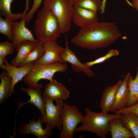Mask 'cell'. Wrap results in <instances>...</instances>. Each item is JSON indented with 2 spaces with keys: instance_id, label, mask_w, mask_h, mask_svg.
I'll return each mask as SVG.
<instances>
[{
  "instance_id": "obj_1",
  "label": "cell",
  "mask_w": 138,
  "mask_h": 138,
  "mask_svg": "<svg viewBox=\"0 0 138 138\" xmlns=\"http://www.w3.org/2000/svg\"><path fill=\"white\" fill-rule=\"evenodd\" d=\"M121 36L114 22L98 21L80 28L71 42L79 47L87 49H100L113 44Z\"/></svg>"
},
{
  "instance_id": "obj_2",
  "label": "cell",
  "mask_w": 138,
  "mask_h": 138,
  "mask_svg": "<svg viewBox=\"0 0 138 138\" xmlns=\"http://www.w3.org/2000/svg\"><path fill=\"white\" fill-rule=\"evenodd\" d=\"M33 31L37 39L42 42L56 40L62 34L56 18L44 6L37 13Z\"/></svg>"
},
{
  "instance_id": "obj_3",
  "label": "cell",
  "mask_w": 138,
  "mask_h": 138,
  "mask_svg": "<svg viewBox=\"0 0 138 138\" xmlns=\"http://www.w3.org/2000/svg\"><path fill=\"white\" fill-rule=\"evenodd\" d=\"M85 114L81 125L77 127L74 134L82 131H89L95 133L98 136L105 138L109 133V122L116 118L121 117L122 114L116 113L109 114L102 112H94L89 108H85Z\"/></svg>"
},
{
  "instance_id": "obj_4",
  "label": "cell",
  "mask_w": 138,
  "mask_h": 138,
  "mask_svg": "<svg viewBox=\"0 0 138 138\" xmlns=\"http://www.w3.org/2000/svg\"><path fill=\"white\" fill-rule=\"evenodd\" d=\"M67 69V64L61 62L49 65L34 63L29 72L24 78L23 81L28 86L36 85L42 79L51 81L56 73L64 72Z\"/></svg>"
},
{
  "instance_id": "obj_5",
  "label": "cell",
  "mask_w": 138,
  "mask_h": 138,
  "mask_svg": "<svg viewBox=\"0 0 138 138\" xmlns=\"http://www.w3.org/2000/svg\"><path fill=\"white\" fill-rule=\"evenodd\" d=\"M44 7L51 11L59 23L62 34L70 30L73 5L68 0H44Z\"/></svg>"
},
{
  "instance_id": "obj_6",
  "label": "cell",
  "mask_w": 138,
  "mask_h": 138,
  "mask_svg": "<svg viewBox=\"0 0 138 138\" xmlns=\"http://www.w3.org/2000/svg\"><path fill=\"white\" fill-rule=\"evenodd\" d=\"M85 116L75 105L64 103L61 115L62 126L60 138H73L78 124L84 121Z\"/></svg>"
},
{
  "instance_id": "obj_7",
  "label": "cell",
  "mask_w": 138,
  "mask_h": 138,
  "mask_svg": "<svg viewBox=\"0 0 138 138\" xmlns=\"http://www.w3.org/2000/svg\"><path fill=\"white\" fill-rule=\"evenodd\" d=\"M45 102V109L46 117L40 118L45 125L51 126L53 130L57 127L61 130L62 126L61 115L64 105L63 101H56V105L53 103L54 100L43 96Z\"/></svg>"
},
{
  "instance_id": "obj_8",
  "label": "cell",
  "mask_w": 138,
  "mask_h": 138,
  "mask_svg": "<svg viewBox=\"0 0 138 138\" xmlns=\"http://www.w3.org/2000/svg\"><path fill=\"white\" fill-rule=\"evenodd\" d=\"M35 117L32 120H29L27 124H21L18 131L19 135H26L32 134L38 138H48L52 135L53 130L52 127L49 125H45L44 129L42 126V120L39 117L37 120H34Z\"/></svg>"
},
{
  "instance_id": "obj_9",
  "label": "cell",
  "mask_w": 138,
  "mask_h": 138,
  "mask_svg": "<svg viewBox=\"0 0 138 138\" xmlns=\"http://www.w3.org/2000/svg\"><path fill=\"white\" fill-rule=\"evenodd\" d=\"M43 87V85L42 84H38L35 85L28 86L27 88L22 87L21 88V90L29 96L30 99L26 102H23L20 101L16 113L24 105L30 103L39 109L42 115V117L45 118L46 117L45 102L41 96L42 92V88Z\"/></svg>"
},
{
  "instance_id": "obj_10",
  "label": "cell",
  "mask_w": 138,
  "mask_h": 138,
  "mask_svg": "<svg viewBox=\"0 0 138 138\" xmlns=\"http://www.w3.org/2000/svg\"><path fill=\"white\" fill-rule=\"evenodd\" d=\"M42 45L45 49L44 53L42 57L34 63L49 65L58 62H63L61 56L64 48L60 46L56 40L42 42Z\"/></svg>"
},
{
  "instance_id": "obj_11",
  "label": "cell",
  "mask_w": 138,
  "mask_h": 138,
  "mask_svg": "<svg viewBox=\"0 0 138 138\" xmlns=\"http://www.w3.org/2000/svg\"><path fill=\"white\" fill-rule=\"evenodd\" d=\"M61 58L63 63H69L71 65L72 69L75 72H82L88 77L95 76V74L90 69V68L81 63L70 49L67 38L64 51Z\"/></svg>"
},
{
  "instance_id": "obj_12",
  "label": "cell",
  "mask_w": 138,
  "mask_h": 138,
  "mask_svg": "<svg viewBox=\"0 0 138 138\" xmlns=\"http://www.w3.org/2000/svg\"><path fill=\"white\" fill-rule=\"evenodd\" d=\"M72 21L82 28L98 21L97 12L79 7L73 6Z\"/></svg>"
},
{
  "instance_id": "obj_13",
  "label": "cell",
  "mask_w": 138,
  "mask_h": 138,
  "mask_svg": "<svg viewBox=\"0 0 138 138\" xmlns=\"http://www.w3.org/2000/svg\"><path fill=\"white\" fill-rule=\"evenodd\" d=\"M70 92L61 83L53 79L45 87L43 96L52 99L55 102L63 101L69 97Z\"/></svg>"
},
{
  "instance_id": "obj_14",
  "label": "cell",
  "mask_w": 138,
  "mask_h": 138,
  "mask_svg": "<svg viewBox=\"0 0 138 138\" xmlns=\"http://www.w3.org/2000/svg\"><path fill=\"white\" fill-rule=\"evenodd\" d=\"M34 63H29L20 67H16L9 63L7 60H5V64L2 68L6 71L12 78L11 90L13 94L15 92V85L24 79L29 72Z\"/></svg>"
},
{
  "instance_id": "obj_15",
  "label": "cell",
  "mask_w": 138,
  "mask_h": 138,
  "mask_svg": "<svg viewBox=\"0 0 138 138\" xmlns=\"http://www.w3.org/2000/svg\"><path fill=\"white\" fill-rule=\"evenodd\" d=\"M26 22L21 19L20 21H14L13 22L12 43L15 47L20 43L27 40L35 41L31 32L26 27Z\"/></svg>"
},
{
  "instance_id": "obj_16",
  "label": "cell",
  "mask_w": 138,
  "mask_h": 138,
  "mask_svg": "<svg viewBox=\"0 0 138 138\" xmlns=\"http://www.w3.org/2000/svg\"><path fill=\"white\" fill-rule=\"evenodd\" d=\"M130 73L128 72L119 86L117 91L114 103L110 111L116 113L126 107L129 97L128 80Z\"/></svg>"
},
{
  "instance_id": "obj_17",
  "label": "cell",
  "mask_w": 138,
  "mask_h": 138,
  "mask_svg": "<svg viewBox=\"0 0 138 138\" xmlns=\"http://www.w3.org/2000/svg\"><path fill=\"white\" fill-rule=\"evenodd\" d=\"M122 81L119 80L114 85L107 87L103 90L99 105L101 112L108 113L110 111L115 100L117 91Z\"/></svg>"
},
{
  "instance_id": "obj_18",
  "label": "cell",
  "mask_w": 138,
  "mask_h": 138,
  "mask_svg": "<svg viewBox=\"0 0 138 138\" xmlns=\"http://www.w3.org/2000/svg\"><path fill=\"white\" fill-rule=\"evenodd\" d=\"M40 41L27 40L22 42L15 47L17 54L12 60L10 64L16 67H18L27 55L37 45Z\"/></svg>"
},
{
  "instance_id": "obj_19",
  "label": "cell",
  "mask_w": 138,
  "mask_h": 138,
  "mask_svg": "<svg viewBox=\"0 0 138 138\" xmlns=\"http://www.w3.org/2000/svg\"><path fill=\"white\" fill-rule=\"evenodd\" d=\"M109 131L112 138H133L134 136L129 130L123 125L121 117L116 118L109 123Z\"/></svg>"
},
{
  "instance_id": "obj_20",
  "label": "cell",
  "mask_w": 138,
  "mask_h": 138,
  "mask_svg": "<svg viewBox=\"0 0 138 138\" xmlns=\"http://www.w3.org/2000/svg\"><path fill=\"white\" fill-rule=\"evenodd\" d=\"M0 105L13 94L12 92V79L6 71L4 70L0 74Z\"/></svg>"
},
{
  "instance_id": "obj_21",
  "label": "cell",
  "mask_w": 138,
  "mask_h": 138,
  "mask_svg": "<svg viewBox=\"0 0 138 138\" xmlns=\"http://www.w3.org/2000/svg\"><path fill=\"white\" fill-rule=\"evenodd\" d=\"M136 69L135 78H134L131 74L128 79V85L129 93L125 107L132 106L138 100V66Z\"/></svg>"
},
{
  "instance_id": "obj_22",
  "label": "cell",
  "mask_w": 138,
  "mask_h": 138,
  "mask_svg": "<svg viewBox=\"0 0 138 138\" xmlns=\"http://www.w3.org/2000/svg\"><path fill=\"white\" fill-rule=\"evenodd\" d=\"M121 118L123 126L130 130L134 137L138 138V118L134 114L130 113L122 114Z\"/></svg>"
},
{
  "instance_id": "obj_23",
  "label": "cell",
  "mask_w": 138,
  "mask_h": 138,
  "mask_svg": "<svg viewBox=\"0 0 138 138\" xmlns=\"http://www.w3.org/2000/svg\"><path fill=\"white\" fill-rule=\"evenodd\" d=\"M13 0H0V14L5 18L13 21L21 19L23 15L22 13H13L11 10V5Z\"/></svg>"
},
{
  "instance_id": "obj_24",
  "label": "cell",
  "mask_w": 138,
  "mask_h": 138,
  "mask_svg": "<svg viewBox=\"0 0 138 138\" xmlns=\"http://www.w3.org/2000/svg\"><path fill=\"white\" fill-rule=\"evenodd\" d=\"M45 52L42 42L40 41L36 47L24 59L18 67H21L31 63H34L42 57Z\"/></svg>"
},
{
  "instance_id": "obj_25",
  "label": "cell",
  "mask_w": 138,
  "mask_h": 138,
  "mask_svg": "<svg viewBox=\"0 0 138 138\" xmlns=\"http://www.w3.org/2000/svg\"><path fill=\"white\" fill-rule=\"evenodd\" d=\"M102 0H73V6L79 7L95 12L100 10Z\"/></svg>"
},
{
  "instance_id": "obj_26",
  "label": "cell",
  "mask_w": 138,
  "mask_h": 138,
  "mask_svg": "<svg viewBox=\"0 0 138 138\" xmlns=\"http://www.w3.org/2000/svg\"><path fill=\"white\" fill-rule=\"evenodd\" d=\"M14 21L0 16V33L5 35L12 41L13 39V30Z\"/></svg>"
},
{
  "instance_id": "obj_27",
  "label": "cell",
  "mask_w": 138,
  "mask_h": 138,
  "mask_svg": "<svg viewBox=\"0 0 138 138\" xmlns=\"http://www.w3.org/2000/svg\"><path fill=\"white\" fill-rule=\"evenodd\" d=\"M119 51L117 50L111 49L105 55L93 61L85 62L83 63L86 66L90 68L95 65L102 63L112 57L117 56L119 55Z\"/></svg>"
},
{
  "instance_id": "obj_28",
  "label": "cell",
  "mask_w": 138,
  "mask_h": 138,
  "mask_svg": "<svg viewBox=\"0 0 138 138\" xmlns=\"http://www.w3.org/2000/svg\"><path fill=\"white\" fill-rule=\"evenodd\" d=\"M43 0H33V4L30 11L24 16L22 19L26 22H30L32 19L35 13L41 6Z\"/></svg>"
},
{
  "instance_id": "obj_29",
  "label": "cell",
  "mask_w": 138,
  "mask_h": 138,
  "mask_svg": "<svg viewBox=\"0 0 138 138\" xmlns=\"http://www.w3.org/2000/svg\"><path fill=\"white\" fill-rule=\"evenodd\" d=\"M15 47L12 42L8 41L0 43V56L6 57L14 52Z\"/></svg>"
},
{
  "instance_id": "obj_30",
  "label": "cell",
  "mask_w": 138,
  "mask_h": 138,
  "mask_svg": "<svg viewBox=\"0 0 138 138\" xmlns=\"http://www.w3.org/2000/svg\"><path fill=\"white\" fill-rule=\"evenodd\" d=\"M116 113L122 114L126 113H132L135 114L138 118V100L132 106L118 110Z\"/></svg>"
},
{
  "instance_id": "obj_31",
  "label": "cell",
  "mask_w": 138,
  "mask_h": 138,
  "mask_svg": "<svg viewBox=\"0 0 138 138\" xmlns=\"http://www.w3.org/2000/svg\"><path fill=\"white\" fill-rule=\"evenodd\" d=\"M107 1V0H102V5L100 9L102 14L105 13Z\"/></svg>"
},
{
  "instance_id": "obj_32",
  "label": "cell",
  "mask_w": 138,
  "mask_h": 138,
  "mask_svg": "<svg viewBox=\"0 0 138 138\" xmlns=\"http://www.w3.org/2000/svg\"><path fill=\"white\" fill-rule=\"evenodd\" d=\"M131 5L138 12V0H132Z\"/></svg>"
},
{
  "instance_id": "obj_33",
  "label": "cell",
  "mask_w": 138,
  "mask_h": 138,
  "mask_svg": "<svg viewBox=\"0 0 138 138\" xmlns=\"http://www.w3.org/2000/svg\"><path fill=\"white\" fill-rule=\"evenodd\" d=\"M29 0H26V4L25 8L23 12L22 13L23 15V17L27 13V12L29 9Z\"/></svg>"
},
{
  "instance_id": "obj_34",
  "label": "cell",
  "mask_w": 138,
  "mask_h": 138,
  "mask_svg": "<svg viewBox=\"0 0 138 138\" xmlns=\"http://www.w3.org/2000/svg\"><path fill=\"white\" fill-rule=\"evenodd\" d=\"M5 57L0 56V67L2 68L5 64Z\"/></svg>"
},
{
  "instance_id": "obj_35",
  "label": "cell",
  "mask_w": 138,
  "mask_h": 138,
  "mask_svg": "<svg viewBox=\"0 0 138 138\" xmlns=\"http://www.w3.org/2000/svg\"><path fill=\"white\" fill-rule=\"evenodd\" d=\"M69 1H70L72 3V2L73 1V0H68Z\"/></svg>"
}]
</instances>
